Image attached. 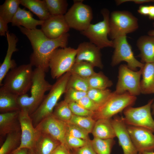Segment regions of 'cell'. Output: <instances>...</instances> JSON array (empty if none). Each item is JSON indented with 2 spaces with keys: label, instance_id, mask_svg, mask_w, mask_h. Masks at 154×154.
<instances>
[{
  "label": "cell",
  "instance_id": "6da1fadb",
  "mask_svg": "<svg viewBox=\"0 0 154 154\" xmlns=\"http://www.w3.org/2000/svg\"><path fill=\"white\" fill-rule=\"evenodd\" d=\"M19 27L29 39L32 46L33 52L30 56V63L32 66L47 72L52 54L59 47H67L69 34L68 33L57 38L50 39L46 37L41 29L31 30L21 26Z\"/></svg>",
  "mask_w": 154,
  "mask_h": 154
},
{
  "label": "cell",
  "instance_id": "7a4b0ae2",
  "mask_svg": "<svg viewBox=\"0 0 154 154\" xmlns=\"http://www.w3.org/2000/svg\"><path fill=\"white\" fill-rule=\"evenodd\" d=\"M45 72L42 68H36L33 70L30 96L26 94L18 97V103L21 110H26L30 116L39 107L45 97V93L52 86L45 79Z\"/></svg>",
  "mask_w": 154,
  "mask_h": 154
},
{
  "label": "cell",
  "instance_id": "3957f363",
  "mask_svg": "<svg viewBox=\"0 0 154 154\" xmlns=\"http://www.w3.org/2000/svg\"><path fill=\"white\" fill-rule=\"evenodd\" d=\"M71 74L70 72H67L57 79L39 107L30 116L35 127L43 119L52 113L58 100L66 91Z\"/></svg>",
  "mask_w": 154,
  "mask_h": 154
},
{
  "label": "cell",
  "instance_id": "277c9868",
  "mask_svg": "<svg viewBox=\"0 0 154 154\" xmlns=\"http://www.w3.org/2000/svg\"><path fill=\"white\" fill-rule=\"evenodd\" d=\"M32 67L29 63L11 69L6 75L2 85L19 96L27 94L32 84L33 72Z\"/></svg>",
  "mask_w": 154,
  "mask_h": 154
},
{
  "label": "cell",
  "instance_id": "5b68a950",
  "mask_svg": "<svg viewBox=\"0 0 154 154\" xmlns=\"http://www.w3.org/2000/svg\"><path fill=\"white\" fill-rule=\"evenodd\" d=\"M136 99V96L127 92L117 94L114 91L106 102L94 112L92 118L95 121L101 119H110L126 108L131 106Z\"/></svg>",
  "mask_w": 154,
  "mask_h": 154
},
{
  "label": "cell",
  "instance_id": "8992f818",
  "mask_svg": "<svg viewBox=\"0 0 154 154\" xmlns=\"http://www.w3.org/2000/svg\"><path fill=\"white\" fill-rule=\"evenodd\" d=\"M110 38L113 40L119 37L126 35L136 30L139 27L137 19L126 11H115L110 15Z\"/></svg>",
  "mask_w": 154,
  "mask_h": 154
},
{
  "label": "cell",
  "instance_id": "52a82bcc",
  "mask_svg": "<svg viewBox=\"0 0 154 154\" xmlns=\"http://www.w3.org/2000/svg\"><path fill=\"white\" fill-rule=\"evenodd\" d=\"M101 13L103 20L96 24H91L81 33L89 39L90 42L100 49L107 47H113V41L109 40L108 38L110 33L109 11L104 8Z\"/></svg>",
  "mask_w": 154,
  "mask_h": 154
},
{
  "label": "cell",
  "instance_id": "ba28073f",
  "mask_svg": "<svg viewBox=\"0 0 154 154\" xmlns=\"http://www.w3.org/2000/svg\"><path fill=\"white\" fill-rule=\"evenodd\" d=\"M77 50L70 47L56 49L50 58L49 68L52 78L57 79L69 72L75 62Z\"/></svg>",
  "mask_w": 154,
  "mask_h": 154
},
{
  "label": "cell",
  "instance_id": "9c48e42d",
  "mask_svg": "<svg viewBox=\"0 0 154 154\" xmlns=\"http://www.w3.org/2000/svg\"><path fill=\"white\" fill-rule=\"evenodd\" d=\"M154 100H150L145 105L126 108L123 111L122 117L127 125L142 127L147 129L154 133V120L151 112Z\"/></svg>",
  "mask_w": 154,
  "mask_h": 154
},
{
  "label": "cell",
  "instance_id": "30bf717a",
  "mask_svg": "<svg viewBox=\"0 0 154 154\" xmlns=\"http://www.w3.org/2000/svg\"><path fill=\"white\" fill-rule=\"evenodd\" d=\"M82 0H74L72 5L64 15L70 28L82 32L91 24L93 18L91 7Z\"/></svg>",
  "mask_w": 154,
  "mask_h": 154
},
{
  "label": "cell",
  "instance_id": "8fae6325",
  "mask_svg": "<svg viewBox=\"0 0 154 154\" xmlns=\"http://www.w3.org/2000/svg\"><path fill=\"white\" fill-rule=\"evenodd\" d=\"M142 69L137 71L130 69L127 65L122 64L119 68L118 80L114 92L121 94L126 92L136 96L141 93L140 78Z\"/></svg>",
  "mask_w": 154,
  "mask_h": 154
},
{
  "label": "cell",
  "instance_id": "7c38bea8",
  "mask_svg": "<svg viewBox=\"0 0 154 154\" xmlns=\"http://www.w3.org/2000/svg\"><path fill=\"white\" fill-rule=\"evenodd\" d=\"M112 40L114 50L111 62L112 66L125 61L128 67L132 70L135 71L138 68H143L144 64L135 58L131 47L127 41L126 35L119 37Z\"/></svg>",
  "mask_w": 154,
  "mask_h": 154
},
{
  "label": "cell",
  "instance_id": "4fadbf2b",
  "mask_svg": "<svg viewBox=\"0 0 154 154\" xmlns=\"http://www.w3.org/2000/svg\"><path fill=\"white\" fill-rule=\"evenodd\" d=\"M35 128L38 132L50 135L66 147L67 123L57 118L53 113L43 119Z\"/></svg>",
  "mask_w": 154,
  "mask_h": 154
},
{
  "label": "cell",
  "instance_id": "5bb4252c",
  "mask_svg": "<svg viewBox=\"0 0 154 154\" xmlns=\"http://www.w3.org/2000/svg\"><path fill=\"white\" fill-rule=\"evenodd\" d=\"M19 119L21 131V142L19 146L15 150L22 148L33 149L39 132L34 126L32 119L26 110H20Z\"/></svg>",
  "mask_w": 154,
  "mask_h": 154
},
{
  "label": "cell",
  "instance_id": "9a60e30c",
  "mask_svg": "<svg viewBox=\"0 0 154 154\" xmlns=\"http://www.w3.org/2000/svg\"><path fill=\"white\" fill-rule=\"evenodd\" d=\"M132 142L138 153L154 151V133L145 128L127 125Z\"/></svg>",
  "mask_w": 154,
  "mask_h": 154
},
{
  "label": "cell",
  "instance_id": "2e32d148",
  "mask_svg": "<svg viewBox=\"0 0 154 154\" xmlns=\"http://www.w3.org/2000/svg\"><path fill=\"white\" fill-rule=\"evenodd\" d=\"M75 62L85 61L94 67L103 68L100 49L90 42L80 43L77 48Z\"/></svg>",
  "mask_w": 154,
  "mask_h": 154
},
{
  "label": "cell",
  "instance_id": "e0dca14e",
  "mask_svg": "<svg viewBox=\"0 0 154 154\" xmlns=\"http://www.w3.org/2000/svg\"><path fill=\"white\" fill-rule=\"evenodd\" d=\"M116 137L118 140L119 145L123 151V154H137L128 131L127 125L122 117H115L112 120Z\"/></svg>",
  "mask_w": 154,
  "mask_h": 154
},
{
  "label": "cell",
  "instance_id": "ac0fdd59",
  "mask_svg": "<svg viewBox=\"0 0 154 154\" xmlns=\"http://www.w3.org/2000/svg\"><path fill=\"white\" fill-rule=\"evenodd\" d=\"M41 26L42 32L50 39L56 38L68 33L70 29L64 15H51Z\"/></svg>",
  "mask_w": 154,
  "mask_h": 154
},
{
  "label": "cell",
  "instance_id": "d6986e66",
  "mask_svg": "<svg viewBox=\"0 0 154 154\" xmlns=\"http://www.w3.org/2000/svg\"><path fill=\"white\" fill-rule=\"evenodd\" d=\"M8 47L6 54L3 62L0 66V85H2V82L6 75L11 69L16 67L14 60H12L13 53L17 50L16 44L18 39L16 36L13 33H10L8 31L6 34Z\"/></svg>",
  "mask_w": 154,
  "mask_h": 154
},
{
  "label": "cell",
  "instance_id": "ffe728a7",
  "mask_svg": "<svg viewBox=\"0 0 154 154\" xmlns=\"http://www.w3.org/2000/svg\"><path fill=\"white\" fill-rule=\"evenodd\" d=\"M20 111L0 114V139L9 134L21 130L19 119Z\"/></svg>",
  "mask_w": 154,
  "mask_h": 154
},
{
  "label": "cell",
  "instance_id": "44dd1931",
  "mask_svg": "<svg viewBox=\"0 0 154 154\" xmlns=\"http://www.w3.org/2000/svg\"><path fill=\"white\" fill-rule=\"evenodd\" d=\"M137 46L143 63L154 62V36L148 35L141 36L137 41Z\"/></svg>",
  "mask_w": 154,
  "mask_h": 154
},
{
  "label": "cell",
  "instance_id": "7402d4cb",
  "mask_svg": "<svg viewBox=\"0 0 154 154\" xmlns=\"http://www.w3.org/2000/svg\"><path fill=\"white\" fill-rule=\"evenodd\" d=\"M44 22L35 19L30 11L19 7L11 23L12 26H23L28 29L32 30L36 29L37 26L41 25Z\"/></svg>",
  "mask_w": 154,
  "mask_h": 154
},
{
  "label": "cell",
  "instance_id": "603a6c76",
  "mask_svg": "<svg viewBox=\"0 0 154 154\" xmlns=\"http://www.w3.org/2000/svg\"><path fill=\"white\" fill-rule=\"evenodd\" d=\"M60 144L50 135L39 132L33 149L36 154H51Z\"/></svg>",
  "mask_w": 154,
  "mask_h": 154
},
{
  "label": "cell",
  "instance_id": "cb8c5ba5",
  "mask_svg": "<svg viewBox=\"0 0 154 154\" xmlns=\"http://www.w3.org/2000/svg\"><path fill=\"white\" fill-rule=\"evenodd\" d=\"M18 96L1 86L0 88L1 113L20 110L18 103Z\"/></svg>",
  "mask_w": 154,
  "mask_h": 154
},
{
  "label": "cell",
  "instance_id": "d4e9b609",
  "mask_svg": "<svg viewBox=\"0 0 154 154\" xmlns=\"http://www.w3.org/2000/svg\"><path fill=\"white\" fill-rule=\"evenodd\" d=\"M92 133L94 137L102 139H114L116 137L110 119H101L96 120Z\"/></svg>",
  "mask_w": 154,
  "mask_h": 154
},
{
  "label": "cell",
  "instance_id": "484cf974",
  "mask_svg": "<svg viewBox=\"0 0 154 154\" xmlns=\"http://www.w3.org/2000/svg\"><path fill=\"white\" fill-rule=\"evenodd\" d=\"M142 69L141 93L144 94L154 93V62L145 63Z\"/></svg>",
  "mask_w": 154,
  "mask_h": 154
},
{
  "label": "cell",
  "instance_id": "4316f807",
  "mask_svg": "<svg viewBox=\"0 0 154 154\" xmlns=\"http://www.w3.org/2000/svg\"><path fill=\"white\" fill-rule=\"evenodd\" d=\"M20 4L27 8L39 18L44 21L50 16L44 0H20Z\"/></svg>",
  "mask_w": 154,
  "mask_h": 154
},
{
  "label": "cell",
  "instance_id": "83f0119b",
  "mask_svg": "<svg viewBox=\"0 0 154 154\" xmlns=\"http://www.w3.org/2000/svg\"><path fill=\"white\" fill-rule=\"evenodd\" d=\"M20 0H6L0 6V19L8 24L11 22L19 9Z\"/></svg>",
  "mask_w": 154,
  "mask_h": 154
},
{
  "label": "cell",
  "instance_id": "f1b7e54d",
  "mask_svg": "<svg viewBox=\"0 0 154 154\" xmlns=\"http://www.w3.org/2000/svg\"><path fill=\"white\" fill-rule=\"evenodd\" d=\"M21 130L8 134L0 148V154H10L19 146L21 142Z\"/></svg>",
  "mask_w": 154,
  "mask_h": 154
},
{
  "label": "cell",
  "instance_id": "f546056e",
  "mask_svg": "<svg viewBox=\"0 0 154 154\" xmlns=\"http://www.w3.org/2000/svg\"><path fill=\"white\" fill-rule=\"evenodd\" d=\"M86 79L90 88L105 89L111 87L113 84L112 81L101 72H96Z\"/></svg>",
  "mask_w": 154,
  "mask_h": 154
},
{
  "label": "cell",
  "instance_id": "4dcf8cb0",
  "mask_svg": "<svg viewBox=\"0 0 154 154\" xmlns=\"http://www.w3.org/2000/svg\"><path fill=\"white\" fill-rule=\"evenodd\" d=\"M94 67L92 65L86 62H75L69 72L84 78H87L96 72L94 71Z\"/></svg>",
  "mask_w": 154,
  "mask_h": 154
},
{
  "label": "cell",
  "instance_id": "1f68e13d",
  "mask_svg": "<svg viewBox=\"0 0 154 154\" xmlns=\"http://www.w3.org/2000/svg\"><path fill=\"white\" fill-rule=\"evenodd\" d=\"M114 142L113 139H102L94 137L91 140L92 147L97 154H110Z\"/></svg>",
  "mask_w": 154,
  "mask_h": 154
},
{
  "label": "cell",
  "instance_id": "d6a6232c",
  "mask_svg": "<svg viewBox=\"0 0 154 154\" xmlns=\"http://www.w3.org/2000/svg\"><path fill=\"white\" fill-rule=\"evenodd\" d=\"M113 92L107 88L102 90L90 88L87 95L100 107L108 99Z\"/></svg>",
  "mask_w": 154,
  "mask_h": 154
},
{
  "label": "cell",
  "instance_id": "836d02e7",
  "mask_svg": "<svg viewBox=\"0 0 154 154\" xmlns=\"http://www.w3.org/2000/svg\"><path fill=\"white\" fill-rule=\"evenodd\" d=\"M52 113L57 118L66 123L69 122L73 115L69 104L64 100L57 104Z\"/></svg>",
  "mask_w": 154,
  "mask_h": 154
},
{
  "label": "cell",
  "instance_id": "e575fe53",
  "mask_svg": "<svg viewBox=\"0 0 154 154\" xmlns=\"http://www.w3.org/2000/svg\"><path fill=\"white\" fill-rule=\"evenodd\" d=\"M51 15H64L66 13L68 3L66 0H44Z\"/></svg>",
  "mask_w": 154,
  "mask_h": 154
},
{
  "label": "cell",
  "instance_id": "d590c367",
  "mask_svg": "<svg viewBox=\"0 0 154 154\" xmlns=\"http://www.w3.org/2000/svg\"><path fill=\"white\" fill-rule=\"evenodd\" d=\"M68 88L87 92L90 88L86 78L71 73L67 85L66 89Z\"/></svg>",
  "mask_w": 154,
  "mask_h": 154
},
{
  "label": "cell",
  "instance_id": "8d00e7d4",
  "mask_svg": "<svg viewBox=\"0 0 154 154\" xmlns=\"http://www.w3.org/2000/svg\"><path fill=\"white\" fill-rule=\"evenodd\" d=\"M96 121L92 117L80 116L73 114L68 122L78 125L90 133H92Z\"/></svg>",
  "mask_w": 154,
  "mask_h": 154
},
{
  "label": "cell",
  "instance_id": "74e56055",
  "mask_svg": "<svg viewBox=\"0 0 154 154\" xmlns=\"http://www.w3.org/2000/svg\"><path fill=\"white\" fill-rule=\"evenodd\" d=\"M89 133L86 130L75 124L67 123L66 134L79 138L88 140Z\"/></svg>",
  "mask_w": 154,
  "mask_h": 154
},
{
  "label": "cell",
  "instance_id": "f35d334b",
  "mask_svg": "<svg viewBox=\"0 0 154 154\" xmlns=\"http://www.w3.org/2000/svg\"><path fill=\"white\" fill-rule=\"evenodd\" d=\"M90 140V139L85 140L79 138L66 134V147L69 150L70 149H77L86 144Z\"/></svg>",
  "mask_w": 154,
  "mask_h": 154
},
{
  "label": "cell",
  "instance_id": "ab89813d",
  "mask_svg": "<svg viewBox=\"0 0 154 154\" xmlns=\"http://www.w3.org/2000/svg\"><path fill=\"white\" fill-rule=\"evenodd\" d=\"M87 95V92L79 91L72 88L66 89L64 93V100L68 104L76 102Z\"/></svg>",
  "mask_w": 154,
  "mask_h": 154
},
{
  "label": "cell",
  "instance_id": "60d3db41",
  "mask_svg": "<svg viewBox=\"0 0 154 154\" xmlns=\"http://www.w3.org/2000/svg\"><path fill=\"white\" fill-rule=\"evenodd\" d=\"M70 108L73 114L80 116L92 117L94 112L88 110L76 102L69 103Z\"/></svg>",
  "mask_w": 154,
  "mask_h": 154
},
{
  "label": "cell",
  "instance_id": "b9f144b4",
  "mask_svg": "<svg viewBox=\"0 0 154 154\" xmlns=\"http://www.w3.org/2000/svg\"><path fill=\"white\" fill-rule=\"evenodd\" d=\"M76 102L86 109L94 112L97 111L99 108L87 95Z\"/></svg>",
  "mask_w": 154,
  "mask_h": 154
},
{
  "label": "cell",
  "instance_id": "7bdbcfd3",
  "mask_svg": "<svg viewBox=\"0 0 154 154\" xmlns=\"http://www.w3.org/2000/svg\"><path fill=\"white\" fill-rule=\"evenodd\" d=\"M74 149L73 154H97L92 147L90 140L84 146Z\"/></svg>",
  "mask_w": 154,
  "mask_h": 154
},
{
  "label": "cell",
  "instance_id": "ee69618b",
  "mask_svg": "<svg viewBox=\"0 0 154 154\" xmlns=\"http://www.w3.org/2000/svg\"><path fill=\"white\" fill-rule=\"evenodd\" d=\"M51 154H72L70 153V150L65 146L60 144L55 149Z\"/></svg>",
  "mask_w": 154,
  "mask_h": 154
},
{
  "label": "cell",
  "instance_id": "f6af8a7d",
  "mask_svg": "<svg viewBox=\"0 0 154 154\" xmlns=\"http://www.w3.org/2000/svg\"><path fill=\"white\" fill-rule=\"evenodd\" d=\"M7 24L0 19V35L5 36L8 31Z\"/></svg>",
  "mask_w": 154,
  "mask_h": 154
},
{
  "label": "cell",
  "instance_id": "bcb514c9",
  "mask_svg": "<svg viewBox=\"0 0 154 154\" xmlns=\"http://www.w3.org/2000/svg\"><path fill=\"white\" fill-rule=\"evenodd\" d=\"M139 13L140 14L145 15H148L149 11V5H140L137 10Z\"/></svg>",
  "mask_w": 154,
  "mask_h": 154
},
{
  "label": "cell",
  "instance_id": "7dc6e473",
  "mask_svg": "<svg viewBox=\"0 0 154 154\" xmlns=\"http://www.w3.org/2000/svg\"><path fill=\"white\" fill-rule=\"evenodd\" d=\"M28 149L22 148L17 150H15L10 154H27Z\"/></svg>",
  "mask_w": 154,
  "mask_h": 154
},
{
  "label": "cell",
  "instance_id": "c3c4849f",
  "mask_svg": "<svg viewBox=\"0 0 154 154\" xmlns=\"http://www.w3.org/2000/svg\"><path fill=\"white\" fill-rule=\"evenodd\" d=\"M151 20H154V5H149V11L148 15Z\"/></svg>",
  "mask_w": 154,
  "mask_h": 154
},
{
  "label": "cell",
  "instance_id": "681fc988",
  "mask_svg": "<svg viewBox=\"0 0 154 154\" xmlns=\"http://www.w3.org/2000/svg\"><path fill=\"white\" fill-rule=\"evenodd\" d=\"M148 35L154 36V30H150L148 32Z\"/></svg>",
  "mask_w": 154,
  "mask_h": 154
},
{
  "label": "cell",
  "instance_id": "f907efd6",
  "mask_svg": "<svg viewBox=\"0 0 154 154\" xmlns=\"http://www.w3.org/2000/svg\"><path fill=\"white\" fill-rule=\"evenodd\" d=\"M27 154H36L33 149H29Z\"/></svg>",
  "mask_w": 154,
  "mask_h": 154
},
{
  "label": "cell",
  "instance_id": "816d5d0a",
  "mask_svg": "<svg viewBox=\"0 0 154 154\" xmlns=\"http://www.w3.org/2000/svg\"><path fill=\"white\" fill-rule=\"evenodd\" d=\"M141 154H154V152L152 151H145L143 152Z\"/></svg>",
  "mask_w": 154,
  "mask_h": 154
},
{
  "label": "cell",
  "instance_id": "f5cc1de1",
  "mask_svg": "<svg viewBox=\"0 0 154 154\" xmlns=\"http://www.w3.org/2000/svg\"><path fill=\"white\" fill-rule=\"evenodd\" d=\"M151 108L152 109V114L154 116V100L151 106Z\"/></svg>",
  "mask_w": 154,
  "mask_h": 154
},
{
  "label": "cell",
  "instance_id": "db71d44e",
  "mask_svg": "<svg viewBox=\"0 0 154 154\" xmlns=\"http://www.w3.org/2000/svg\"><path fill=\"white\" fill-rule=\"evenodd\" d=\"M153 27H154V22L153 23Z\"/></svg>",
  "mask_w": 154,
  "mask_h": 154
},
{
  "label": "cell",
  "instance_id": "11a10c76",
  "mask_svg": "<svg viewBox=\"0 0 154 154\" xmlns=\"http://www.w3.org/2000/svg\"><path fill=\"white\" fill-rule=\"evenodd\" d=\"M137 154H141L140 153H138Z\"/></svg>",
  "mask_w": 154,
  "mask_h": 154
},
{
  "label": "cell",
  "instance_id": "9f6ffc18",
  "mask_svg": "<svg viewBox=\"0 0 154 154\" xmlns=\"http://www.w3.org/2000/svg\"></svg>",
  "mask_w": 154,
  "mask_h": 154
}]
</instances>
